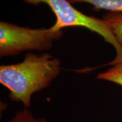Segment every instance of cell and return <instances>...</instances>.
I'll return each mask as SVG.
<instances>
[{
    "label": "cell",
    "instance_id": "obj_1",
    "mask_svg": "<svg viewBox=\"0 0 122 122\" xmlns=\"http://www.w3.org/2000/svg\"><path fill=\"white\" fill-rule=\"evenodd\" d=\"M61 70V62L57 58L48 53H30L20 63L1 65L0 83L9 89L10 100L29 109L33 94L48 88Z\"/></svg>",
    "mask_w": 122,
    "mask_h": 122
},
{
    "label": "cell",
    "instance_id": "obj_2",
    "mask_svg": "<svg viewBox=\"0 0 122 122\" xmlns=\"http://www.w3.org/2000/svg\"><path fill=\"white\" fill-rule=\"evenodd\" d=\"M27 4L39 5H48L56 15V22L50 29L53 31L62 30L65 27H82L98 33L115 48L116 56L107 65H115L122 61V48L117 41L107 24L103 19L81 13L68 0H23Z\"/></svg>",
    "mask_w": 122,
    "mask_h": 122
},
{
    "label": "cell",
    "instance_id": "obj_3",
    "mask_svg": "<svg viewBox=\"0 0 122 122\" xmlns=\"http://www.w3.org/2000/svg\"><path fill=\"white\" fill-rule=\"evenodd\" d=\"M63 35L62 30L32 29L8 22H0V57L16 56L29 50L46 51Z\"/></svg>",
    "mask_w": 122,
    "mask_h": 122
},
{
    "label": "cell",
    "instance_id": "obj_4",
    "mask_svg": "<svg viewBox=\"0 0 122 122\" xmlns=\"http://www.w3.org/2000/svg\"><path fill=\"white\" fill-rule=\"evenodd\" d=\"M73 3H88L96 10H106L109 12L122 13V0H68Z\"/></svg>",
    "mask_w": 122,
    "mask_h": 122
},
{
    "label": "cell",
    "instance_id": "obj_5",
    "mask_svg": "<svg viewBox=\"0 0 122 122\" xmlns=\"http://www.w3.org/2000/svg\"><path fill=\"white\" fill-rule=\"evenodd\" d=\"M102 19L109 25L122 48V13L109 12L103 15Z\"/></svg>",
    "mask_w": 122,
    "mask_h": 122
},
{
    "label": "cell",
    "instance_id": "obj_6",
    "mask_svg": "<svg viewBox=\"0 0 122 122\" xmlns=\"http://www.w3.org/2000/svg\"><path fill=\"white\" fill-rule=\"evenodd\" d=\"M97 78L100 80L112 82L122 87V61L112 66L111 68L105 72L99 74Z\"/></svg>",
    "mask_w": 122,
    "mask_h": 122
},
{
    "label": "cell",
    "instance_id": "obj_7",
    "mask_svg": "<svg viewBox=\"0 0 122 122\" xmlns=\"http://www.w3.org/2000/svg\"><path fill=\"white\" fill-rule=\"evenodd\" d=\"M6 122H50L42 117H36L29 109L24 107L15 112L14 115Z\"/></svg>",
    "mask_w": 122,
    "mask_h": 122
},
{
    "label": "cell",
    "instance_id": "obj_8",
    "mask_svg": "<svg viewBox=\"0 0 122 122\" xmlns=\"http://www.w3.org/2000/svg\"><path fill=\"white\" fill-rule=\"evenodd\" d=\"M5 105H6L5 103H3V102L1 103V111H0V112H1V114L4 112V111L7 109V105L6 106H5Z\"/></svg>",
    "mask_w": 122,
    "mask_h": 122
}]
</instances>
